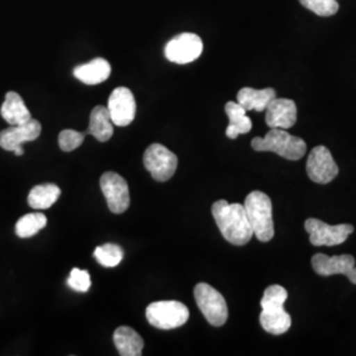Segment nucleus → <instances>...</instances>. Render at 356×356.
Masks as SVG:
<instances>
[{
	"label": "nucleus",
	"instance_id": "obj_10",
	"mask_svg": "<svg viewBox=\"0 0 356 356\" xmlns=\"http://www.w3.org/2000/svg\"><path fill=\"white\" fill-rule=\"evenodd\" d=\"M99 184L110 211L114 214L124 213L129 207L127 181L115 172H106Z\"/></svg>",
	"mask_w": 356,
	"mask_h": 356
},
{
	"label": "nucleus",
	"instance_id": "obj_9",
	"mask_svg": "<svg viewBox=\"0 0 356 356\" xmlns=\"http://www.w3.org/2000/svg\"><path fill=\"white\" fill-rule=\"evenodd\" d=\"M204 51V42L195 33H181L172 38L165 47V57L173 64H191L200 58Z\"/></svg>",
	"mask_w": 356,
	"mask_h": 356
},
{
	"label": "nucleus",
	"instance_id": "obj_1",
	"mask_svg": "<svg viewBox=\"0 0 356 356\" xmlns=\"http://www.w3.org/2000/svg\"><path fill=\"white\" fill-rule=\"evenodd\" d=\"M216 226L223 238L234 245H244L254 236L245 209L242 204H229L219 200L211 207Z\"/></svg>",
	"mask_w": 356,
	"mask_h": 356
},
{
	"label": "nucleus",
	"instance_id": "obj_25",
	"mask_svg": "<svg viewBox=\"0 0 356 356\" xmlns=\"http://www.w3.org/2000/svg\"><path fill=\"white\" fill-rule=\"evenodd\" d=\"M300 3L309 11L322 17L332 16L339 10V4L337 0H300Z\"/></svg>",
	"mask_w": 356,
	"mask_h": 356
},
{
	"label": "nucleus",
	"instance_id": "obj_20",
	"mask_svg": "<svg viewBox=\"0 0 356 356\" xmlns=\"http://www.w3.org/2000/svg\"><path fill=\"white\" fill-rule=\"evenodd\" d=\"M114 343L122 356H140L143 354L144 341L132 327H118L114 332Z\"/></svg>",
	"mask_w": 356,
	"mask_h": 356
},
{
	"label": "nucleus",
	"instance_id": "obj_19",
	"mask_svg": "<svg viewBox=\"0 0 356 356\" xmlns=\"http://www.w3.org/2000/svg\"><path fill=\"white\" fill-rule=\"evenodd\" d=\"M238 103L245 111H266L268 104L276 98V91L272 88L254 90L252 88H243L238 95Z\"/></svg>",
	"mask_w": 356,
	"mask_h": 356
},
{
	"label": "nucleus",
	"instance_id": "obj_22",
	"mask_svg": "<svg viewBox=\"0 0 356 356\" xmlns=\"http://www.w3.org/2000/svg\"><path fill=\"white\" fill-rule=\"evenodd\" d=\"M61 195V189L54 184H42L29 191L28 204L35 210L49 209L57 202Z\"/></svg>",
	"mask_w": 356,
	"mask_h": 356
},
{
	"label": "nucleus",
	"instance_id": "obj_8",
	"mask_svg": "<svg viewBox=\"0 0 356 356\" xmlns=\"http://www.w3.org/2000/svg\"><path fill=\"white\" fill-rule=\"evenodd\" d=\"M143 161L145 169L159 182L170 179L177 170V156L161 144L149 145L144 153Z\"/></svg>",
	"mask_w": 356,
	"mask_h": 356
},
{
	"label": "nucleus",
	"instance_id": "obj_18",
	"mask_svg": "<svg viewBox=\"0 0 356 356\" xmlns=\"http://www.w3.org/2000/svg\"><path fill=\"white\" fill-rule=\"evenodd\" d=\"M86 134L101 143L110 140L114 135V123L106 106H95L90 114V124Z\"/></svg>",
	"mask_w": 356,
	"mask_h": 356
},
{
	"label": "nucleus",
	"instance_id": "obj_14",
	"mask_svg": "<svg viewBox=\"0 0 356 356\" xmlns=\"http://www.w3.org/2000/svg\"><path fill=\"white\" fill-rule=\"evenodd\" d=\"M41 135V123L36 119H31L24 124H17L6 128L0 132V147L4 151L13 152L16 148L22 147V144L33 141Z\"/></svg>",
	"mask_w": 356,
	"mask_h": 356
},
{
	"label": "nucleus",
	"instance_id": "obj_15",
	"mask_svg": "<svg viewBox=\"0 0 356 356\" xmlns=\"http://www.w3.org/2000/svg\"><path fill=\"white\" fill-rule=\"evenodd\" d=\"M297 122V106L292 99L275 98L266 108V123L269 128L289 129Z\"/></svg>",
	"mask_w": 356,
	"mask_h": 356
},
{
	"label": "nucleus",
	"instance_id": "obj_23",
	"mask_svg": "<svg viewBox=\"0 0 356 356\" xmlns=\"http://www.w3.org/2000/svg\"><path fill=\"white\" fill-rule=\"evenodd\" d=\"M48 223L47 216L41 213H29L26 216H22L16 226H15V231L16 235L19 238H32L33 235H36L40 229H44Z\"/></svg>",
	"mask_w": 356,
	"mask_h": 356
},
{
	"label": "nucleus",
	"instance_id": "obj_6",
	"mask_svg": "<svg viewBox=\"0 0 356 356\" xmlns=\"http://www.w3.org/2000/svg\"><path fill=\"white\" fill-rule=\"evenodd\" d=\"M195 302L206 321L216 326H223L229 318V307L225 297L211 285L201 282L194 288Z\"/></svg>",
	"mask_w": 356,
	"mask_h": 356
},
{
	"label": "nucleus",
	"instance_id": "obj_2",
	"mask_svg": "<svg viewBox=\"0 0 356 356\" xmlns=\"http://www.w3.org/2000/svg\"><path fill=\"white\" fill-rule=\"evenodd\" d=\"M286 298L288 292L281 285H270L263 294L260 325L269 334L281 335L291 329L292 318L284 309Z\"/></svg>",
	"mask_w": 356,
	"mask_h": 356
},
{
	"label": "nucleus",
	"instance_id": "obj_13",
	"mask_svg": "<svg viewBox=\"0 0 356 356\" xmlns=\"http://www.w3.org/2000/svg\"><path fill=\"white\" fill-rule=\"evenodd\" d=\"M107 108L114 126L127 127L136 115V102L132 91L123 86L116 88L108 98Z\"/></svg>",
	"mask_w": 356,
	"mask_h": 356
},
{
	"label": "nucleus",
	"instance_id": "obj_16",
	"mask_svg": "<svg viewBox=\"0 0 356 356\" xmlns=\"http://www.w3.org/2000/svg\"><path fill=\"white\" fill-rule=\"evenodd\" d=\"M0 114L10 126L24 124L32 119V115L29 113L23 98L15 91H8L6 94L4 102L0 108Z\"/></svg>",
	"mask_w": 356,
	"mask_h": 356
},
{
	"label": "nucleus",
	"instance_id": "obj_17",
	"mask_svg": "<svg viewBox=\"0 0 356 356\" xmlns=\"http://www.w3.org/2000/svg\"><path fill=\"white\" fill-rule=\"evenodd\" d=\"M73 74L85 85H99L111 74V65L104 58H95L88 64L76 66Z\"/></svg>",
	"mask_w": 356,
	"mask_h": 356
},
{
	"label": "nucleus",
	"instance_id": "obj_21",
	"mask_svg": "<svg viewBox=\"0 0 356 356\" xmlns=\"http://www.w3.org/2000/svg\"><path fill=\"white\" fill-rule=\"evenodd\" d=\"M226 114L229 116V127L226 135L231 140L236 139L239 135L248 134L252 129V122L247 116V111L238 102H229L225 107Z\"/></svg>",
	"mask_w": 356,
	"mask_h": 356
},
{
	"label": "nucleus",
	"instance_id": "obj_4",
	"mask_svg": "<svg viewBox=\"0 0 356 356\" xmlns=\"http://www.w3.org/2000/svg\"><path fill=\"white\" fill-rule=\"evenodd\" d=\"M251 147L257 152H273L286 160L297 161L306 153V143L281 128H270L264 138H254Z\"/></svg>",
	"mask_w": 356,
	"mask_h": 356
},
{
	"label": "nucleus",
	"instance_id": "obj_27",
	"mask_svg": "<svg viewBox=\"0 0 356 356\" xmlns=\"http://www.w3.org/2000/svg\"><path fill=\"white\" fill-rule=\"evenodd\" d=\"M67 285L76 291V292L85 293L88 292L91 286V279H90V273L88 270L74 268L70 272V276L67 279Z\"/></svg>",
	"mask_w": 356,
	"mask_h": 356
},
{
	"label": "nucleus",
	"instance_id": "obj_24",
	"mask_svg": "<svg viewBox=\"0 0 356 356\" xmlns=\"http://www.w3.org/2000/svg\"><path fill=\"white\" fill-rule=\"evenodd\" d=\"M123 250L113 243H107L95 248L94 257L104 268H114L119 266L123 260Z\"/></svg>",
	"mask_w": 356,
	"mask_h": 356
},
{
	"label": "nucleus",
	"instance_id": "obj_7",
	"mask_svg": "<svg viewBox=\"0 0 356 356\" xmlns=\"http://www.w3.org/2000/svg\"><path fill=\"white\" fill-rule=\"evenodd\" d=\"M305 229L310 235L309 239L313 245L332 247L346 242L348 236L354 232V226L348 223L330 226L316 218H309L306 219Z\"/></svg>",
	"mask_w": 356,
	"mask_h": 356
},
{
	"label": "nucleus",
	"instance_id": "obj_28",
	"mask_svg": "<svg viewBox=\"0 0 356 356\" xmlns=\"http://www.w3.org/2000/svg\"><path fill=\"white\" fill-rule=\"evenodd\" d=\"M13 153L16 154V156H23L24 154V149H23V147H19V148H16Z\"/></svg>",
	"mask_w": 356,
	"mask_h": 356
},
{
	"label": "nucleus",
	"instance_id": "obj_11",
	"mask_svg": "<svg viewBox=\"0 0 356 356\" xmlns=\"http://www.w3.org/2000/svg\"><path fill=\"white\" fill-rule=\"evenodd\" d=\"M306 172L313 182L325 185L338 176L339 168L330 151L323 145H318L313 148V151L309 154Z\"/></svg>",
	"mask_w": 356,
	"mask_h": 356
},
{
	"label": "nucleus",
	"instance_id": "obj_5",
	"mask_svg": "<svg viewBox=\"0 0 356 356\" xmlns=\"http://www.w3.org/2000/svg\"><path fill=\"white\" fill-rule=\"evenodd\" d=\"M145 316L153 327L172 330L184 326L189 319V309L178 301H157L147 307Z\"/></svg>",
	"mask_w": 356,
	"mask_h": 356
},
{
	"label": "nucleus",
	"instance_id": "obj_12",
	"mask_svg": "<svg viewBox=\"0 0 356 356\" xmlns=\"http://www.w3.org/2000/svg\"><path fill=\"white\" fill-rule=\"evenodd\" d=\"M312 266L319 276L327 277L331 275H344L356 285L355 259L351 254L327 256L325 254H316L312 259Z\"/></svg>",
	"mask_w": 356,
	"mask_h": 356
},
{
	"label": "nucleus",
	"instance_id": "obj_3",
	"mask_svg": "<svg viewBox=\"0 0 356 356\" xmlns=\"http://www.w3.org/2000/svg\"><path fill=\"white\" fill-rule=\"evenodd\" d=\"M244 209L250 225L260 242L267 243L275 236V225L272 216V201L266 193L254 191L244 201Z\"/></svg>",
	"mask_w": 356,
	"mask_h": 356
},
{
	"label": "nucleus",
	"instance_id": "obj_26",
	"mask_svg": "<svg viewBox=\"0 0 356 356\" xmlns=\"http://www.w3.org/2000/svg\"><path fill=\"white\" fill-rule=\"evenodd\" d=\"M85 135L74 129H64L58 135V145L64 152H72L85 141Z\"/></svg>",
	"mask_w": 356,
	"mask_h": 356
}]
</instances>
